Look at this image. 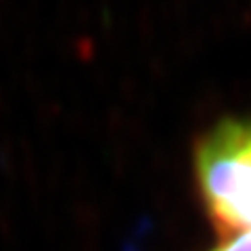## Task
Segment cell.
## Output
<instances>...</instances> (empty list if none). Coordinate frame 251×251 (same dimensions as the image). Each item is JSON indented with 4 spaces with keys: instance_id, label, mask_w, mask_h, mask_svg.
<instances>
[{
    "instance_id": "1",
    "label": "cell",
    "mask_w": 251,
    "mask_h": 251,
    "mask_svg": "<svg viewBox=\"0 0 251 251\" xmlns=\"http://www.w3.org/2000/svg\"><path fill=\"white\" fill-rule=\"evenodd\" d=\"M201 199L220 230H251V122L216 124L195 151Z\"/></svg>"
},
{
    "instance_id": "2",
    "label": "cell",
    "mask_w": 251,
    "mask_h": 251,
    "mask_svg": "<svg viewBox=\"0 0 251 251\" xmlns=\"http://www.w3.org/2000/svg\"><path fill=\"white\" fill-rule=\"evenodd\" d=\"M211 251H251V230L232 234V237L224 239L222 243H218Z\"/></svg>"
}]
</instances>
